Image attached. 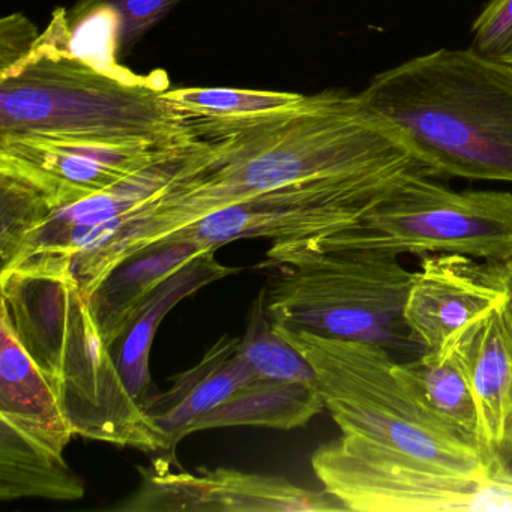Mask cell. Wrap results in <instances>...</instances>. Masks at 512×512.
<instances>
[{"label": "cell", "instance_id": "cell-20", "mask_svg": "<svg viewBox=\"0 0 512 512\" xmlns=\"http://www.w3.org/2000/svg\"><path fill=\"white\" fill-rule=\"evenodd\" d=\"M325 409L317 383L259 379L239 388L229 400L194 422L197 431L226 427L295 430Z\"/></svg>", "mask_w": 512, "mask_h": 512}, {"label": "cell", "instance_id": "cell-9", "mask_svg": "<svg viewBox=\"0 0 512 512\" xmlns=\"http://www.w3.org/2000/svg\"><path fill=\"white\" fill-rule=\"evenodd\" d=\"M311 466L347 511L512 512V475L499 461L484 475H466L341 434L316 449Z\"/></svg>", "mask_w": 512, "mask_h": 512}, {"label": "cell", "instance_id": "cell-4", "mask_svg": "<svg viewBox=\"0 0 512 512\" xmlns=\"http://www.w3.org/2000/svg\"><path fill=\"white\" fill-rule=\"evenodd\" d=\"M2 314L52 386L76 436L166 451L163 431L133 397L73 275L0 272Z\"/></svg>", "mask_w": 512, "mask_h": 512}, {"label": "cell", "instance_id": "cell-5", "mask_svg": "<svg viewBox=\"0 0 512 512\" xmlns=\"http://www.w3.org/2000/svg\"><path fill=\"white\" fill-rule=\"evenodd\" d=\"M200 136L110 190L47 206L0 173V272L73 275L91 296L116 271L119 244L211 154Z\"/></svg>", "mask_w": 512, "mask_h": 512}, {"label": "cell", "instance_id": "cell-14", "mask_svg": "<svg viewBox=\"0 0 512 512\" xmlns=\"http://www.w3.org/2000/svg\"><path fill=\"white\" fill-rule=\"evenodd\" d=\"M505 296L478 260L430 254L419 259L404 316L425 350L440 349L455 332Z\"/></svg>", "mask_w": 512, "mask_h": 512}, {"label": "cell", "instance_id": "cell-18", "mask_svg": "<svg viewBox=\"0 0 512 512\" xmlns=\"http://www.w3.org/2000/svg\"><path fill=\"white\" fill-rule=\"evenodd\" d=\"M392 371L428 412L485 454L494 455L469 377L448 343L440 349L424 350L410 361H395Z\"/></svg>", "mask_w": 512, "mask_h": 512}, {"label": "cell", "instance_id": "cell-11", "mask_svg": "<svg viewBox=\"0 0 512 512\" xmlns=\"http://www.w3.org/2000/svg\"><path fill=\"white\" fill-rule=\"evenodd\" d=\"M76 436L55 391L0 316V499L79 500L85 485L65 461Z\"/></svg>", "mask_w": 512, "mask_h": 512}, {"label": "cell", "instance_id": "cell-8", "mask_svg": "<svg viewBox=\"0 0 512 512\" xmlns=\"http://www.w3.org/2000/svg\"><path fill=\"white\" fill-rule=\"evenodd\" d=\"M328 247L368 248L400 257L457 254L484 262L512 259V193L455 191L431 170H416L355 229L320 236Z\"/></svg>", "mask_w": 512, "mask_h": 512}, {"label": "cell", "instance_id": "cell-23", "mask_svg": "<svg viewBox=\"0 0 512 512\" xmlns=\"http://www.w3.org/2000/svg\"><path fill=\"white\" fill-rule=\"evenodd\" d=\"M184 0H77L67 13L73 31L91 14L104 11L113 23V50L119 58H127L143 38L163 22Z\"/></svg>", "mask_w": 512, "mask_h": 512}, {"label": "cell", "instance_id": "cell-25", "mask_svg": "<svg viewBox=\"0 0 512 512\" xmlns=\"http://www.w3.org/2000/svg\"><path fill=\"white\" fill-rule=\"evenodd\" d=\"M41 35L23 14H10L0 20V77L19 68L35 52Z\"/></svg>", "mask_w": 512, "mask_h": 512}, {"label": "cell", "instance_id": "cell-16", "mask_svg": "<svg viewBox=\"0 0 512 512\" xmlns=\"http://www.w3.org/2000/svg\"><path fill=\"white\" fill-rule=\"evenodd\" d=\"M238 337L224 335L202 361L173 377L169 391L149 394L143 409L166 437V457L176 463V446L190 436L194 422L229 400L239 388L259 379L238 352Z\"/></svg>", "mask_w": 512, "mask_h": 512}, {"label": "cell", "instance_id": "cell-21", "mask_svg": "<svg viewBox=\"0 0 512 512\" xmlns=\"http://www.w3.org/2000/svg\"><path fill=\"white\" fill-rule=\"evenodd\" d=\"M247 329L239 340L238 352L262 379L281 382L317 383L308 359L277 334L266 310L265 286L248 311Z\"/></svg>", "mask_w": 512, "mask_h": 512}, {"label": "cell", "instance_id": "cell-1", "mask_svg": "<svg viewBox=\"0 0 512 512\" xmlns=\"http://www.w3.org/2000/svg\"><path fill=\"white\" fill-rule=\"evenodd\" d=\"M193 122L212 143L211 157L134 230L128 257L256 194L418 160L358 94L344 89L304 95L293 106L262 115Z\"/></svg>", "mask_w": 512, "mask_h": 512}, {"label": "cell", "instance_id": "cell-13", "mask_svg": "<svg viewBox=\"0 0 512 512\" xmlns=\"http://www.w3.org/2000/svg\"><path fill=\"white\" fill-rule=\"evenodd\" d=\"M179 146L0 139V173L22 182L44 205H62L110 190Z\"/></svg>", "mask_w": 512, "mask_h": 512}, {"label": "cell", "instance_id": "cell-6", "mask_svg": "<svg viewBox=\"0 0 512 512\" xmlns=\"http://www.w3.org/2000/svg\"><path fill=\"white\" fill-rule=\"evenodd\" d=\"M257 268L268 271L266 310L277 325L377 344L394 356L425 350L404 316L415 272L395 254L295 239L272 242Z\"/></svg>", "mask_w": 512, "mask_h": 512}, {"label": "cell", "instance_id": "cell-3", "mask_svg": "<svg viewBox=\"0 0 512 512\" xmlns=\"http://www.w3.org/2000/svg\"><path fill=\"white\" fill-rule=\"evenodd\" d=\"M67 13H55L35 52L0 77V139L184 145L193 118L167 97L164 74L106 70L70 49Z\"/></svg>", "mask_w": 512, "mask_h": 512}, {"label": "cell", "instance_id": "cell-15", "mask_svg": "<svg viewBox=\"0 0 512 512\" xmlns=\"http://www.w3.org/2000/svg\"><path fill=\"white\" fill-rule=\"evenodd\" d=\"M446 343L469 377L491 451L512 443L511 298L506 295Z\"/></svg>", "mask_w": 512, "mask_h": 512}, {"label": "cell", "instance_id": "cell-26", "mask_svg": "<svg viewBox=\"0 0 512 512\" xmlns=\"http://www.w3.org/2000/svg\"><path fill=\"white\" fill-rule=\"evenodd\" d=\"M482 268L493 283L505 290L512 301V259L505 262H484Z\"/></svg>", "mask_w": 512, "mask_h": 512}, {"label": "cell", "instance_id": "cell-19", "mask_svg": "<svg viewBox=\"0 0 512 512\" xmlns=\"http://www.w3.org/2000/svg\"><path fill=\"white\" fill-rule=\"evenodd\" d=\"M206 251L188 242H176L152 248L119 266L89 299L107 347L112 350L142 302L161 283Z\"/></svg>", "mask_w": 512, "mask_h": 512}, {"label": "cell", "instance_id": "cell-2", "mask_svg": "<svg viewBox=\"0 0 512 512\" xmlns=\"http://www.w3.org/2000/svg\"><path fill=\"white\" fill-rule=\"evenodd\" d=\"M437 178L512 184V67L470 47L376 74L358 92Z\"/></svg>", "mask_w": 512, "mask_h": 512}, {"label": "cell", "instance_id": "cell-12", "mask_svg": "<svg viewBox=\"0 0 512 512\" xmlns=\"http://www.w3.org/2000/svg\"><path fill=\"white\" fill-rule=\"evenodd\" d=\"M169 458H157L149 467H137L139 488L116 512H326L347 511L323 488L308 490L281 476L206 469H172Z\"/></svg>", "mask_w": 512, "mask_h": 512}, {"label": "cell", "instance_id": "cell-7", "mask_svg": "<svg viewBox=\"0 0 512 512\" xmlns=\"http://www.w3.org/2000/svg\"><path fill=\"white\" fill-rule=\"evenodd\" d=\"M274 328L310 362L325 409L344 436L451 472L484 475L496 467V455L467 442L407 391L385 347Z\"/></svg>", "mask_w": 512, "mask_h": 512}, {"label": "cell", "instance_id": "cell-17", "mask_svg": "<svg viewBox=\"0 0 512 512\" xmlns=\"http://www.w3.org/2000/svg\"><path fill=\"white\" fill-rule=\"evenodd\" d=\"M215 253L217 250L206 251L161 283L142 302L134 314L133 322L112 347V355L121 371L122 379L142 406L149 397L151 388V347L164 317L179 302L193 296L203 287L241 271L239 268L218 262Z\"/></svg>", "mask_w": 512, "mask_h": 512}, {"label": "cell", "instance_id": "cell-10", "mask_svg": "<svg viewBox=\"0 0 512 512\" xmlns=\"http://www.w3.org/2000/svg\"><path fill=\"white\" fill-rule=\"evenodd\" d=\"M424 169L431 170L415 160L284 185L218 209L167 236L157 247L188 242L203 250H218L239 239L295 241L355 229L407 175Z\"/></svg>", "mask_w": 512, "mask_h": 512}, {"label": "cell", "instance_id": "cell-24", "mask_svg": "<svg viewBox=\"0 0 512 512\" xmlns=\"http://www.w3.org/2000/svg\"><path fill=\"white\" fill-rule=\"evenodd\" d=\"M472 49L512 67V0H487L472 25Z\"/></svg>", "mask_w": 512, "mask_h": 512}, {"label": "cell", "instance_id": "cell-22", "mask_svg": "<svg viewBox=\"0 0 512 512\" xmlns=\"http://www.w3.org/2000/svg\"><path fill=\"white\" fill-rule=\"evenodd\" d=\"M169 100L193 119H230L286 109L302 100L293 92L248 91L230 88H178Z\"/></svg>", "mask_w": 512, "mask_h": 512}]
</instances>
